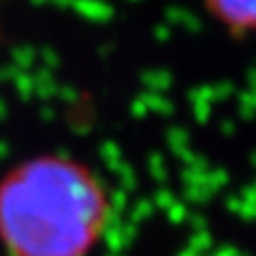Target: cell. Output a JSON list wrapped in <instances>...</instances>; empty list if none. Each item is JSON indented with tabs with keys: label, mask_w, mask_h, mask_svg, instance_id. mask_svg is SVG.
I'll return each instance as SVG.
<instances>
[{
	"label": "cell",
	"mask_w": 256,
	"mask_h": 256,
	"mask_svg": "<svg viewBox=\"0 0 256 256\" xmlns=\"http://www.w3.org/2000/svg\"><path fill=\"white\" fill-rule=\"evenodd\" d=\"M212 18L235 32L256 30V0H203Z\"/></svg>",
	"instance_id": "2"
},
{
	"label": "cell",
	"mask_w": 256,
	"mask_h": 256,
	"mask_svg": "<svg viewBox=\"0 0 256 256\" xmlns=\"http://www.w3.org/2000/svg\"><path fill=\"white\" fill-rule=\"evenodd\" d=\"M109 216L100 180L70 156L41 154L0 178V246L6 256H88Z\"/></svg>",
	"instance_id": "1"
}]
</instances>
